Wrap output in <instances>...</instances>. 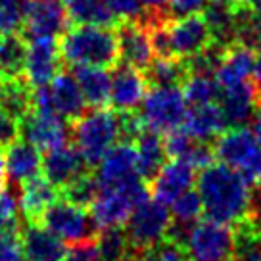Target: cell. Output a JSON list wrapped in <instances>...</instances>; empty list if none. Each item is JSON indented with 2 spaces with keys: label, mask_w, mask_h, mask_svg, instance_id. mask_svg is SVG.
Returning <instances> with one entry per match:
<instances>
[{
  "label": "cell",
  "mask_w": 261,
  "mask_h": 261,
  "mask_svg": "<svg viewBox=\"0 0 261 261\" xmlns=\"http://www.w3.org/2000/svg\"><path fill=\"white\" fill-rule=\"evenodd\" d=\"M204 212V202L198 190H187L179 198H175L171 204V215L173 221L179 223H196L200 219V215Z\"/></svg>",
  "instance_id": "cell-36"
},
{
  "label": "cell",
  "mask_w": 261,
  "mask_h": 261,
  "mask_svg": "<svg viewBox=\"0 0 261 261\" xmlns=\"http://www.w3.org/2000/svg\"><path fill=\"white\" fill-rule=\"evenodd\" d=\"M237 2H240V4H250V0H237Z\"/></svg>",
  "instance_id": "cell-54"
},
{
  "label": "cell",
  "mask_w": 261,
  "mask_h": 261,
  "mask_svg": "<svg viewBox=\"0 0 261 261\" xmlns=\"http://www.w3.org/2000/svg\"><path fill=\"white\" fill-rule=\"evenodd\" d=\"M0 35H2V33H0Z\"/></svg>",
  "instance_id": "cell-55"
},
{
  "label": "cell",
  "mask_w": 261,
  "mask_h": 261,
  "mask_svg": "<svg viewBox=\"0 0 261 261\" xmlns=\"http://www.w3.org/2000/svg\"><path fill=\"white\" fill-rule=\"evenodd\" d=\"M19 139V121L0 106V148L10 146Z\"/></svg>",
  "instance_id": "cell-44"
},
{
  "label": "cell",
  "mask_w": 261,
  "mask_h": 261,
  "mask_svg": "<svg viewBox=\"0 0 261 261\" xmlns=\"http://www.w3.org/2000/svg\"><path fill=\"white\" fill-rule=\"evenodd\" d=\"M0 106L21 121L33 110V87L25 77H6L0 85Z\"/></svg>",
  "instance_id": "cell-28"
},
{
  "label": "cell",
  "mask_w": 261,
  "mask_h": 261,
  "mask_svg": "<svg viewBox=\"0 0 261 261\" xmlns=\"http://www.w3.org/2000/svg\"><path fill=\"white\" fill-rule=\"evenodd\" d=\"M253 85L257 92H261V46L255 50V64H253Z\"/></svg>",
  "instance_id": "cell-48"
},
{
  "label": "cell",
  "mask_w": 261,
  "mask_h": 261,
  "mask_svg": "<svg viewBox=\"0 0 261 261\" xmlns=\"http://www.w3.org/2000/svg\"><path fill=\"white\" fill-rule=\"evenodd\" d=\"M232 261H261V227L246 217L234 225Z\"/></svg>",
  "instance_id": "cell-32"
},
{
  "label": "cell",
  "mask_w": 261,
  "mask_h": 261,
  "mask_svg": "<svg viewBox=\"0 0 261 261\" xmlns=\"http://www.w3.org/2000/svg\"><path fill=\"white\" fill-rule=\"evenodd\" d=\"M150 187H146V180L139 179L130 180L127 185L112 190H100L98 198L90 205V215L96 223L98 228L121 227L129 219L130 212L150 198Z\"/></svg>",
  "instance_id": "cell-5"
},
{
  "label": "cell",
  "mask_w": 261,
  "mask_h": 261,
  "mask_svg": "<svg viewBox=\"0 0 261 261\" xmlns=\"http://www.w3.org/2000/svg\"><path fill=\"white\" fill-rule=\"evenodd\" d=\"M64 117L54 112H42L33 108L29 114L19 121V139L31 142L39 150H52L67 144L71 137V127Z\"/></svg>",
  "instance_id": "cell-11"
},
{
  "label": "cell",
  "mask_w": 261,
  "mask_h": 261,
  "mask_svg": "<svg viewBox=\"0 0 261 261\" xmlns=\"http://www.w3.org/2000/svg\"><path fill=\"white\" fill-rule=\"evenodd\" d=\"M255 100H257V89H255L253 81L221 89L217 104L221 108L227 129H242L252 121Z\"/></svg>",
  "instance_id": "cell-20"
},
{
  "label": "cell",
  "mask_w": 261,
  "mask_h": 261,
  "mask_svg": "<svg viewBox=\"0 0 261 261\" xmlns=\"http://www.w3.org/2000/svg\"><path fill=\"white\" fill-rule=\"evenodd\" d=\"M137 165V146L133 140H119L108 154L100 160L96 167V179L100 190H112L139 179Z\"/></svg>",
  "instance_id": "cell-12"
},
{
  "label": "cell",
  "mask_w": 261,
  "mask_h": 261,
  "mask_svg": "<svg viewBox=\"0 0 261 261\" xmlns=\"http://www.w3.org/2000/svg\"><path fill=\"white\" fill-rule=\"evenodd\" d=\"M215 158L240 173L250 187L261 185V144L248 129H228L213 142Z\"/></svg>",
  "instance_id": "cell-4"
},
{
  "label": "cell",
  "mask_w": 261,
  "mask_h": 261,
  "mask_svg": "<svg viewBox=\"0 0 261 261\" xmlns=\"http://www.w3.org/2000/svg\"><path fill=\"white\" fill-rule=\"evenodd\" d=\"M39 223L71 246L94 240L100 230L90 215L89 207L71 204L64 198H60L58 202L50 205L48 210L42 213Z\"/></svg>",
  "instance_id": "cell-8"
},
{
  "label": "cell",
  "mask_w": 261,
  "mask_h": 261,
  "mask_svg": "<svg viewBox=\"0 0 261 261\" xmlns=\"http://www.w3.org/2000/svg\"><path fill=\"white\" fill-rule=\"evenodd\" d=\"M182 129L187 130L192 139L212 142L221 133L227 130V125H225L219 104L213 102V104L192 106V110H188L187 117L182 121Z\"/></svg>",
  "instance_id": "cell-23"
},
{
  "label": "cell",
  "mask_w": 261,
  "mask_h": 261,
  "mask_svg": "<svg viewBox=\"0 0 261 261\" xmlns=\"http://www.w3.org/2000/svg\"><path fill=\"white\" fill-rule=\"evenodd\" d=\"M198 192L207 219L237 225L248 217L252 187L225 163H210L198 173Z\"/></svg>",
  "instance_id": "cell-1"
},
{
  "label": "cell",
  "mask_w": 261,
  "mask_h": 261,
  "mask_svg": "<svg viewBox=\"0 0 261 261\" xmlns=\"http://www.w3.org/2000/svg\"><path fill=\"white\" fill-rule=\"evenodd\" d=\"M252 133L255 135L257 142L261 144V92H257L255 110H253V115H252Z\"/></svg>",
  "instance_id": "cell-47"
},
{
  "label": "cell",
  "mask_w": 261,
  "mask_h": 261,
  "mask_svg": "<svg viewBox=\"0 0 261 261\" xmlns=\"http://www.w3.org/2000/svg\"><path fill=\"white\" fill-rule=\"evenodd\" d=\"M135 146H137V165L140 177L146 182H152L169 158L162 135L152 129H144L135 140Z\"/></svg>",
  "instance_id": "cell-24"
},
{
  "label": "cell",
  "mask_w": 261,
  "mask_h": 261,
  "mask_svg": "<svg viewBox=\"0 0 261 261\" xmlns=\"http://www.w3.org/2000/svg\"><path fill=\"white\" fill-rule=\"evenodd\" d=\"M33 108L42 112H54L65 121H75L87 112V100L73 73H60L44 87L33 89Z\"/></svg>",
  "instance_id": "cell-6"
},
{
  "label": "cell",
  "mask_w": 261,
  "mask_h": 261,
  "mask_svg": "<svg viewBox=\"0 0 261 261\" xmlns=\"http://www.w3.org/2000/svg\"><path fill=\"white\" fill-rule=\"evenodd\" d=\"M194 180H198V167L185 158H173L150 182V192L155 200L171 205L175 198L192 188Z\"/></svg>",
  "instance_id": "cell-17"
},
{
  "label": "cell",
  "mask_w": 261,
  "mask_h": 261,
  "mask_svg": "<svg viewBox=\"0 0 261 261\" xmlns=\"http://www.w3.org/2000/svg\"><path fill=\"white\" fill-rule=\"evenodd\" d=\"M6 79V75H4V71H2V67H0V85H2V81Z\"/></svg>",
  "instance_id": "cell-53"
},
{
  "label": "cell",
  "mask_w": 261,
  "mask_h": 261,
  "mask_svg": "<svg viewBox=\"0 0 261 261\" xmlns=\"http://www.w3.org/2000/svg\"><path fill=\"white\" fill-rule=\"evenodd\" d=\"M4 158L8 179L14 180L16 185H23L25 180L41 175L42 171V158L39 148L23 139H17L16 142L6 146Z\"/></svg>",
  "instance_id": "cell-22"
},
{
  "label": "cell",
  "mask_w": 261,
  "mask_h": 261,
  "mask_svg": "<svg viewBox=\"0 0 261 261\" xmlns=\"http://www.w3.org/2000/svg\"><path fill=\"white\" fill-rule=\"evenodd\" d=\"M67 16L73 23L117 25L119 19L108 10L102 0H64Z\"/></svg>",
  "instance_id": "cell-31"
},
{
  "label": "cell",
  "mask_w": 261,
  "mask_h": 261,
  "mask_svg": "<svg viewBox=\"0 0 261 261\" xmlns=\"http://www.w3.org/2000/svg\"><path fill=\"white\" fill-rule=\"evenodd\" d=\"M98 255V246L96 238L89 240V242H81V244H75L73 250L67 253V257L64 261H96Z\"/></svg>",
  "instance_id": "cell-45"
},
{
  "label": "cell",
  "mask_w": 261,
  "mask_h": 261,
  "mask_svg": "<svg viewBox=\"0 0 261 261\" xmlns=\"http://www.w3.org/2000/svg\"><path fill=\"white\" fill-rule=\"evenodd\" d=\"M27 0H0V33L21 31Z\"/></svg>",
  "instance_id": "cell-37"
},
{
  "label": "cell",
  "mask_w": 261,
  "mask_h": 261,
  "mask_svg": "<svg viewBox=\"0 0 261 261\" xmlns=\"http://www.w3.org/2000/svg\"><path fill=\"white\" fill-rule=\"evenodd\" d=\"M169 2L171 0H142V6H144V10H160L165 8Z\"/></svg>",
  "instance_id": "cell-50"
},
{
  "label": "cell",
  "mask_w": 261,
  "mask_h": 261,
  "mask_svg": "<svg viewBox=\"0 0 261 261\" xmlns=\"http://www.w3.org/2000/svg\"><path fill=\"white\" fill-rule=\"evenodd\" d=\"M27 39L19 31L0 35V67L6 77H25Z\"/></svg>",
  "instance_id": "cell-30"
},
{
  "label": "cell",
  "mask_w": 261,
  "mask_h": 261,
  "mask_svg": "<svg viewBox=\"0 0 261 261\" xmlns=\"http://www.w3.org/2000/svg\"><path fill=\"white\" fill-rule=\"evenodd\" d=\"M62 192V198L71 202V204H77L81 207H89L92 205V202L98 198L100 194V185H98L96 175L92 173H85L79 179H75L73 182H69L65 188L60 190Z\"/></svg>",
  "instance_id": "cell-35"
},
{
  "label": "cell",
  "mask_w": 261,
  "mask_h": 261,
  "mask_svg": "<svg viewBox=\"0 0 261 261\" xmlns=\"http://www.w3.org/2000/svg\"><path fill=\"white\" fill-rule=\"evenodd\" d=\"M148 87H182L188 79V67L182 58H155L144 69Z\"/></svg>",
  "instance_id": "cell-29"
},
{
  "label": "cell",
  "mask_w": 261,
  "mask_h": 261,
  "mask_svg": "<svg viewBox=\"0 0 261 261\" xmlns=\"http://www.w3.org/2000/svg\"><path fill=\"white\" fill-rule=\"evenodd\" d=\"M21 250L25 261H64L69 253L62 238L35 221L21 225Z\"/></svg>",
  "instance_id": "cell-19"
},
{
  "label": "cell",
  "mask_w": 261,
  "mask_h": 261,
  "mask_svg": "<svg viewBox=\"0 0 261 261\" xmlns=\"http://www.w3.org/2000/svg\"><path fill=\"white\" fill-rule=\"evenodd\" d=\"M60 54L65 65L114 67L119 64L117 31L112 25L75 23L60 35Z\"/></svg>",
  "instance_id": "cell-2"
},
{
  "label": "cell",
  "mask_w": 261,
  "mask_h": 261,
  "mask_svg": "<svg viewBox=\"0 0 261 261\" xmlns=\"http://www.w3.org/2000/svg\"><path fill=\"white\" fill-rule=\"evenodd\" d=\"M127 261H160L155 253L154 246L152 248H133Z\"/></svg>",
  "instance_id": "cell-46"
},
{
  "label": "cell",
  "mask_w": 261,
  "mask_h": 261,
  "mask_svg": "<svg viewBox=\"0 0 261 261\" xmlns=\"http://www.w3.org/2000/svg\"><path fill=\"white\" fill-rule=\"evenodd\" d=\"M19 217H17V200L10 190H0V230L6 228H19Z\"/></svg>",
  "instance_id": "cell-40"
},
{
  "label": "cell",
  "mask_w": 261,
  "mask_h": 261,
  "mask_svg": "<svg viewBox=\"0 0 261 261\" xmlns=\"http://www.w3.org/2000/svg\"><path fill=\"white\" fill-rule=\"evenodd\" d=\"M73 75L83 90L87 104L92 108H104L110 104V90H112V73L104 67L94 65H75Z\"/></svg>",
  "instance_id": "cell-26"
},
{
  "label": "cell",
  "mask_w": 261,
  "mask_h": 261,
  "mask_svg": "<svg viewBox=\"0 0 261 261\" xmlns=\"http://www.w3.org/2000/svg\"><path fill=\"white\" fill-rule=\"evenodd\" d=\"M119 42V62L144 71L154 60V46L148 27L139 19H125L115 25Z\"/></svg>",
  "instance_id": "cell-16"
},
{
  "label": "cell",
  "mask_w": 261,
  "mask_h": 261,
  "mask_svg": "<svg viewBox=\"0 0 261 261\" xmlns=\"http://www.w3.org/2000/svg\"><path fill=\"white\" fill-rule=\"evenodd\" d=\"M182 92L187 96L188 104L202 106V104H213L221 96V85L215 75L210 73H192L182 85Z\"/></svg>",
  "instance_id": "cell-34"
},
{
  "label": "cell",
  "mask_w": 261,
  "mask_h": 261,
  "mask_svg": "<svg viewBox=\"0 0 261 261\" xmlns=\"http://www.w3.org/2000/svg\"><path fill=\"white\" fill-rule=\"evenodd\" d=\"M205 4L207 0H171L165 6V12L169 19H179V17H187L192 14H202Z\"/></svg>",
  "instance_id": "cell-43"
},
{
  "label": "cell",
  "mask_w": 261,
  "mask_h": 261,
  "mask_svg": "<svg viewBox=\"0 0 261 261\" xmlns=\"http://www.w3.org/2000/svg\"><path fill=\"white\" fill-rule=\"evenodd\" d=\"M89 171L90 167L87 165L85 158L81 155V152L77 150L75 144L71 146L67 142V144H62V146H56L44 152V158H42V173L60 190Z\"/></svg>",
  "instance_id": "cell-18"
},
{
  "label": "cell",
  "mask_w": 261,
  "mask_h": 261,
  "mask_svg": "<svg viewBox=\"0 0 261 261\" xmlns=\"http://www.w3.org/2000/svg\"><path fill=\"white\" fill-rule=\"evenodd\" d=\"M21 187V194H19V207L23 212L25 221H35L39 223L42 213L48 210L50 205L58 202L62 198V192L56 185H52L46 177H33V179L25 180Z\"/></svg>",
  "instance_id": "cell-21"
},
{
  "label": "cell",
  "mask_w": 261,
  "mask_h": 261,
  "mask_svg": "<svg viewBox=\"0 0 261 261\" xmlns=\"http://www.w3.org/2000/svg\"><path fill=\"white\" fill-rule=\"evenodd\" d=\"M188 100L182 87H152L140 104V117L146 125L160 135L179 129L187 117Z\"/></svg>",
  "instance_id": "cell-7"
},
{
  "label": "cell",
  "mask_w": 261,
  "mask_h": 261,
  "mask_svg": "<svg viewBox=\"0 0 261 261\" xmlns=\"http://www.w3.org/2000/svg\"><path fill=\"white\" fill-rule=\"evenodd\" d=\"M21 227L0 230V261H21Z\"/></svg>",
  "instance_id": "cell-39"
},
{
  "label": "cell",
  "mask_w": 261,
  "mask_h": 261,
  "mask_svg": "<svg viewBox=\"0 0 261 261\" xmlns=\"http://www.w3.org/2000/svg\"><path fill=\"white\" fill-rule=\"evenodd\" d=\"M62 54L56 37H37L27 41V62L25 79L33 89L48 85L62 71Z\"/></svg>",
  "instance_id": "cell-14"
},
{
  "label": "cell",
  "mask_w": 261,
  "mask_h": 261,
  "mask_svg": "<svg viewBox=\"0 0 261 261\" xmlns=\"http://www.w3.org/2000/svg\"><path fill=\"white\" fill-rule=\"evenodd\" d=\"M253 64H255V50L248 48L244 44H238V42L230 44L215 73L221 89L248 81V77L253 73Z\"/></svg>",
  "instance_id": "cell-25"
},
{
  "label": "cell",
  "mask_w": 261,
  "mask_h": 261,
  "mask_svg": "<svg viewBox=\"0 0 261 261\" xmlns=\"http://www.w3.org/2000/svg\"><path fill=\"white\" fill-rule=\"evenodd\" d=\"M188 261H232V259H196V257H192V259Z\"/></svg>",
  "instance_id": "cell-52"
},
{
  "label": "cell",
  "mask_w": 261,
  "mask_h": 261,
  "mask_svg": "<svg viewBox=\"0 0 261 261\" xmlns=\"http://www.w3.org/2000/svg\"><path fill=\"white\" fill-rule=\"evenodd\" d=\"M237 0H207L204 8V17L213 33L215 41L223 44H234V31H237Z\"/></svg>",
  "instance_id": "cell-27"
},
{
  "label": "cell",
  "mask_w": 261,
  "mask_h": 261,
  "mask_svg": "<svg viewBox=\"0 0 261 261\" xmlns=\"http://www.w3.org/2000/svg\"><path fill=\"white\" fill-rule=\"evenodd\" d=\"M96 246L98 255L104 261H127L130 250H133L123 225L100 228L96 237Z\"/></svg>",
  "instance_id": "cell-33"
},
{
  "label": "cell",
  "mask_w": 261,
  "mask_h": 261,
  "mask_svg": "<svg viewBox=\"0 0 261 261\" xmlns=\"http://www.w3.org/2000/svg\"><path fill=\"white\" fill-rule=\"evenodd\" d=\"M148 92V81L144 71L127 64H117L112 67V90L110 106L117 114L137 112Z\"/></svg>",
  "instance_id": "cell-15"
},
{
  "label": "cell",
  "mask_w": 261,
  "mask_h": 261,
  "mask_svg": "<svg viewBox=\"0 0 261 261\" xmlns=\"http://www.w3.org/2000/svg\"><path fill=\"white\" fill-rule=\"evenodd\" d=\"M108 10L114 14L119 21L125 19H139L144 12L142 0H102Z\"/></svg>",
  "instance_id": "cell-42"
},
{
  "label": "cell",
  "mask_w": 261,
  "mask_h": 261,
  "mask_svg": "<svg viewBox=\"0 0 261 261\" xmlns=\"http://www.w3.org/2000/svg\"><path fill=\"white\" fill-rule=\"evenodd\" d=\"M69 21L64 0H27L21 35L25 39L60 37Z\"/></svg>",
  "instance_id": "cell-13"
},
{
  "label": "cell",
  "mask_w": 261,
  "mask_h": 261,
  "mask_svg": "<svg viewBox=\"0 0 261 261\" xmlns=\"http://www.w3.org/2000/svg\"><path fill=\"white\" fill-rule=\"evenodd\" d=\"M71 137L90 169L100 163L108 150L121 140V119L114 108H92L71 121Z\"/></svg>",
  "instance_id": "cell-3"
},
{
  "label": "cell",
  "mask_w": 261,
  "mask_h": 261,
  "mask_svg": "<svg viewBox=\"0 0 261 261\" xmlns=\"http://www.w3.org/2000/svg\"><path fill=\"white\" fill-rule=\"evenodd\" d=\"M248 6H250V8H252L253 12L261 17V0H250V4H248Z\"/></svg>",
  "instance_id": "cell-51"
},
{
  "label": "cell",
  "mask_w": 261,
  "mask_h": 261,
  "mask_svg": "<svg viewBox=\"0 0 261 261\" xmlns=\"http://www.w3.org/2000/svg\"><path fill=\"white\" fill-rule=\"evenodd\" d=\"M187 250L196 259H232L234 228L213 219H198L187 238Z\"/></svg>",
  "instance_id": "cell-10"
},
{
  "label": "cell",
  "mask_w": 261,
  "mask_h": 261,
  "mask_svg": "<svg viewBox=\"0 0 261 261\" xmlns=\"http://www.w3.org/2000/svg\"><path fill=\"white\" fill-rule=\"evenodd\" d=\"M163 142H165L167 155H169L171 160L173 158H185V160H187L198 140L192 139L182 127H179V129H173V130H169V133H165Z\"/></svg>",
  "instance_id": "cell-38"
},
{
  "label": "cell",
  "mask_w": 261,
  "mask_h": 261,
  "mask_svg": "<svg viewBox=\"0 0 261 261\" xmlns=\"http://www.w3.org/2000/svg\"><path fill=\"white\" fill-rule=\"evenodd\" d=\"M6 180H8V171H6V158H4L2 148H0V190H4Z\"/></svg>",
  "instance_id": "cell-49"
},
{
  "label": "cell",
  "mask_w": 261,
  "mask_h": 261,
  "mask_svg": "<svg viewBox=\"0 0 261 261\" xmlns=\"http://www.w3.org/2000/svg\"><path fill=\"white\" fill-rule=\"evenodd\" d=\"M155 253L160 261H188L190 253H188L187 246L180 244L179 240H175L171 237L162 238L158 244L154 246Z\"/></svg>",
  "instance_id": "cell-41"
},
{
  "label": "cell",
  "mask_w": 261,
  "mask_h": 261,
  "mask_svg": "<svg viewBox=\"0 0 261 261\" xmlns=\"http://www.w3.org/2000/svg\"><path fill=\"white\" fill-rule=\"evenodd\" d=\"M171 223L173 215L167 205L155 198H146L130 212L125 221V232L133 248H152L167 237Z\"/></svg>",
  "instance_id": "cell-9"
}]
</instances>
